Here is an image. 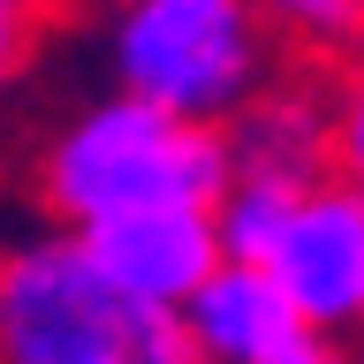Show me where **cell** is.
Here are the masks:
<instances>
[{"instance_id": "cell-1", "label": "cell", "mask_w": 364, "mask_h": 364, "mask_svg": "<svg viewBox=\"0 0 364 364\" xmlns=\"http://www.w3.org/2000/svg\"><path fill=\"white\" fill-rule=\"evenodd\" d=\"M228 182L220 129L182 122V114L136 99V91H107L61 122L38 144L31 190L53 228H91L129 205H213Z\"/></svg>"}, {"instance_id": "cell-2", "label": "cell", "mask_w": 364, "mask_h": 364, "mask_svg": "<svg viewBox=\"0 0 364 364\" xmlns=\"http://www.w3.org/2000/svg\"><path fill=\"white\" fill-rule=\"evenodd\" d=\"M289 46L266 31L250 0H114L107 16V68L114 91L220 129L250 91L281 76Z\"/></svg>"}, {"instance_id": "cell-3", "label": "cell", "mask_w": 364, "mask_h": 364, "mask_svg": "<svg viewBox=\"0 0 364 364\" xmlns=\"http://www.w3.org/2000/svg\"><path fill=\"white\" fill-rule=\"evenodd\" d=\"M159 318L91 266L76 228L0 235V364H144Z\"/></svg>"}, {"instance_id": "cell-4", "label": "cell", "mask_w": 364, "mask_h": 364, "mask_svg": "<svg viewBox=\"0 0 364 364\" xmlns=\"http://www.w3.org/2000/svg\"><path fill=\"white\" fill-rule=\"evenodd\" d=\"M250 266L289 296V311L311 334L349 341L364 318V190H357V175L296 182Z\"/></svg>"}, {"instance_id": "cell-5", "label": "cell", "mask_w": 364, "mask_h": 364, "mask_svg": "<svg viewBox=\"0 0 364 364\" xmlns=\"http://www.w3.org/2000/svg\"><path fill=\"white\" fill-rule=\"evenodd\" d=\"M228 175H266V182H318V175H357V107L334 68H281L266 91L220 122Z\"/></svg>"}, {"instance_id": "cell-6", "label": "cell", "mask_w": 364, "mask_h": 364, "mask_svg": "<svg viewBox=\"0 0 364 364\" xmlns=\"http://www.w3.org/2000/svg\"><path fill=\"white\" fill-rule=\"evenodd\" d=\"M76 243L144 311H182V296L220 266L213 205H129V213H107V220L76 228Z\"/></svg>"}, {"instance_id": "cell-7", "label": "cell", "mask_w": 364, "mask_h": 364, "mask_svg": "<svg viewBox=\"0 0 364 364\" xmlns=\"http://www.w3.org/2000/svg\"><path fill=\"white\" fill-rule=\"evenodd\" d=\"M175 318H182V334L198 341L205 364H266V357H281L296 334H311V326L289 311V296L273 289L258 266H243V258H220L198 289L182 296Z\"/></svg>"}, {"instance_id": "cell-8", "label": "cell", "mask_w": 364, "mask_h": 364, "mask_svg": "<svg viewBox=\"0 0 364 364\" xmlns=\"http://www.w3.org/2000/svg\"><path fill=\"white\" fill-rule=\"evenodd\" d=\"M258 16H266V31L281 46H296V53H341V46L357 38V0H250Z\"/></svg>"}, {"instance_id": "cell-9", "label": "cell", "mask_w": 364, "mask_h": 364, "mask_svg": "<svg viewBox=\"0 0 364 364\" xmlns=\"http://www.w3.org/2000/svg\"><path fill=\"white\" fill-rule=\"evenodd\" d=\"M46 16H53V0H0V99L31 76V53H38Z\"/></svg>"}, {"instance_id": "cell-10", "label": "cell", "mask_w": 364, "mask_h": 364, "mask_svg": "<svg viewBox=\"0 0 364 364\" xmlns=\"http://www.w3.org/2000/svg\"><path fill=\"white\" fill-rule=\"evenodd\" d=\"M266 364H357V349L349 341H334V334H296L281 357H266Z\"/></svg>"}]
</instances>
